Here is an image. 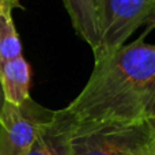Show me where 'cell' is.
<instances>
[{
    "instance_id": "cell-8",
    "label": "cell",
    "mask_w": 155,
    "mask_h": 155,
    "mask_svg": "<svg viewBox=\"0 0 155 155\" xmlns=\"http://www.w3.org/2000/svg\"><path fill=\"white\" fill-rule=\"evenodd\" d=\"M22 56V45L12 16L0 12V63Z\"/></svg>"
},
{
    "instance_id": "cell-1",
    "label": "cell",
    "mask_w": 155,
    "mask_h": 155,
    "mask_svg": "<svg viewBox=\"0 0 155 155\" xmlns=\"http://www.w3.org/2000/svg\"><path fill=\"white\" fill-rule=\"evenodd\" d=\"M151 29L94 59L87 83L64 107L74 124H136L155 117V45L144 42Z\"/></svg>"
},
{
    "instance_id": "cell-7",
    "label": "cell",
    "mask_w": 155,
    "mask_h": 155,
    "mask_svg": "<svg viewBox=\"0 0 155 155\" xmlns=\"http://www.w3.org/2000/svg\"><path fill=\"white\" fill-rule=\"evenodd\" d=\"M61 2L67 10L76 34L90 45L91 51H94L98 45L99 35L93 0H61Z\"/></svg>"
},
{
    "instance_id": "cell-9",
    "label": "cell",
    "mask_w": 155,
    "mask_h": 155,
    "mask_svg": "<svg viewBox=\"0 0 155 155\" xmlns=\"http://www.w3.org/2000/svg\"><path fill=\"white\" fill-rule=\"evenodd\" d=\"M15 8H23L19 0H0V12L3 15L12 16V10Z\"/></svg>"
},
{
    "instance_id": "cell-2",
    "label": "cell",
    "mask_w": 155,
    "mask_h": 155,
    "mask_svg": "<svg viewBox=\"0 0 155 155\" xmlns=\"http://www.w3.org/2000/svg\"><path fill=\"white\" fill-rule=\"evenodd\" d=\"M98 45L94 59L124 45L143 25L155 26V0H93Z\"/></svg>"
},
{
    "instance_id": "cell-5",
    "label": "cell",
    "mask_w": 155,
    "mask_h": 155,
    "mask_svg": "<svg viewBox=\"0 0 155 155\" xmlns=\"http://www.w3.org/2000/svg\"><path fill=\"white\" fill-rule=\"evenodd\" d=\"M72 127L65 109L54 110L52 120L40 129L26 155H71Z\"/></svg>"
},
{
    "instance_id": "cell-10",
    "label": "cell",
    "mask_w": 155,
    "mask_h": 155,
    "mask_svg": "<svg viewBox=\"0 0 155 155\" xmlns=\"http://www.w3.org/2000/svg\"><path fill=\"white\" fill-rule=\"evenodd\" d=\"M129 155H155V143L151 142L146 143V144L140 146L139 148L134 150Z\"/></svg>"
},
{
    "instance_id": "cell-3",
    "label": "cell",
    "mask_w": 155,
    "mask_h": 155,
    "mask_svg": "<svg viewBox=\"0 0 155 155\" xmlns=\"http://www.w3.org/2000/svg\"><path fill=\"white\" fill-rule=\"evenodd\" d=\"M72 125L71 155H129L153 140L148 121L136 124L72 123Z\"/></svg>"
},
{
    "instance_id": "cell-11",
    "label": "cell",
    "mask_w": 155,
    "mask_h": 155,
    "mask_svg": "<svg viewBox=\"0 0 155 155\" xmlns=\"http://www.w3.org/2000/svg\"><path fill=\"white\" fill-rule=\"evenodd\" d=\"M148 124H150L151 131H153V142L155 143V117L151 118V120H148Z\"/></svg>"
},
{
    "instance_id": "cell-6",
    "label": "cell",
    "mask_w": 155,
    "mask_h": 155,
    "mask_svg": "<svg viewBox=\"0 0 155 155\" xmlns=\"http://www.w3.org/2000/svg\"><path fill=\"white\" fill-rule=\"evenodd\" d=\"M0 84L4 101L19 105L30 97V67L23 56L0 63Z\"/></svg>"
},
{
    "instance_id": "cell-12",
    "label": "cell",
    "mask_w": 155,
    "mask_h": 155,
    "mask_svg": "<svg viewBox=\"0 0 155 155\" xmlns=\"http://www.w3.org/2000/svg\"><path fill=\"white\" fill-rule=\"evenodd\" d=\"M3 104H4V95H3L2 84H0V110H2V107H3Z\"/></svg>"
},
{
    "instance_id": "cell-4",
    "label": "cell",
    "mask_w": 155,
    "mask_h": 155,
    "mask_svg": "<svg viewBox=\"0 0 155 155\" xmlns=\"http://www.w3.org/2000/svg\"><path fill=\"white\" fill-rule=\"evenodd\" d=\"M53 114L54 110L37 104L31 97L19 105L4 101L0 110V155H26Z\"/></svg>"
}]
</instances>
